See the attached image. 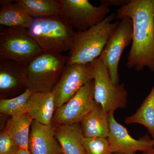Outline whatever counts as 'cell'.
Segmentation results:
<instances>
[{"instance_id": "12", "label": "cell", "mask_w": 154, "mask_h": 154, "mask_svg": "<svg viewBox=\"0 0 154 154\" xmlns=\"http://www.w3.org/2000/svg\"><path fill=\"white\" fill-rule=\"evenodd\" d=\"M28 150L31 154H63L55 137V126L33 120L31 125Z\"/></svg>"}, {"instance_id": "11", "label": "cell", "mask_w": 154, "mask_h": 154, "mask_svg": "<svg viewBox=\"0 0 154 154\" xmlns=\"http://www.w3.org/2000/svg\"><path fill=\"white\" fill-rule=\"evenodd\" d=\"M108 141L112 153L136 154L147 151L154 147L152 139L146 135L139 139L133 138L127 130L116 121L113 113L109 115Z\"/></svg>"}, {"instance_id": "26", "label": "cell", "mask_w": 154, "mask_h": 154, "mask_svg": "<svg viewBox=\"0 0 154 154\" xmlns=\"http://www.w3.org/2000/svg\"><path fill=\"white\" fill-rule=\"evenodd\" d=\"M138 154H154V147L147 151L143 152Z\"/></svg>"}, {"instance_id": "15", "label": "cell", "mask_w": 154, "mask_h": 154, "mask_svg": "<svg viewBox=\"0 0 154 154\" xmlns=\"http://www.w3.org/2000/svg\"><path fill=\"white\" fill-rule=\"evenodd\" d=\"M56 106L52 92L33 93L28 100L27 113L41 124H52Z\"/></svg>"}, {"instance_id": "22", "label": "cell", "mask_w": 154, "mask_h": 154, "mask_svg": "<svg viewBox=\"0 0 154 154\" xmlns=\"http://www.w3.org/2000/svg\"><path fill=\"white\" fill-rule=\"evenodd\" d=\"M86 154H112L107 138L85 137L83 142Z\"/></svg>"}, {"instance_id": "23", "label": "cell", "mask_w": 154, "mask_h": 154, "mask_svg": "<svg viewBox=\"0 0 154 154\" xmlns=\"http://www.w3.org/2000/svg\"><path fill=\"white\" fill-rule=\"evenodd\" d=\"M19 146L4 130L0 133V154H17Z\"/></svg>"}, {"instance_id": "20", "label": "cell", "mask_w": 154, "mask_h": 154, "mask_svg": "<svg viewBox=\"0 0 154 154\" xmlns=\"http://www.w3.org/2000/svg\"><path fill=\"white\" fill-rule=\"evenodd\" d=\"M15 2L23 7L33 19L61 15L59 0H17Z\"/></svg>"}, {"instance_id": "24", "label": "cell", "mask_w": 154, "mask_h": 154, "mask_svg": "<svg viewBox=\"0 0 154 154\" xmlns=\"http://www.w3.org/2000/svg\"><path fill=\"white\" fill-rule=\"evenodd\" d=\"M130 0H102L100 1V3L104 4L110 7V6L120 7L125 5L129 3Z\"/></svg>"}, {"instance_id": "19", "label": "cell", "mask_w": 154, "mask_h": 154, "mask_svg": "<svg viewBox=\"0 0 154 154\" xmlns=\"http://www.w3.org/2000/svg\"><path fill=\"white\" fill-rule=\"evenodd\" d=\"M125 121L126 124H138L145 127L154 139V85L140 107Z\"/></svg>"}, {"instance_id": "1", "label": "cell", "mask_w": 154, "mask_h": 154, "mask_svg": "<svg viewBox=\"0 0 154 154\" xmlns=\"http://www.w3.org/2000/svg\"><path fill=\"white\" fill-rule=\"evenodd\" d=\"M116 19L132 20L133 33L125 66L136 71L154 72V0H130L116 11Z\"/></svg>"}, {"instance_id": "10", "label": "cell", "mask_w": 154, "mask_h": 154, "mask_svg": "<svg viewBox=\"0 0 154 154\" xmlns=\"http://www.w3.org/2000/svg\"><path fill=\"white\" fill-rule=\"evenodd\" d=\"M94 79L91 63L66 65L53 89L56 110L68 102L85 85Z\"/></svg>"}, {"instance_id": "13", "label": "cell", "mask_w": 154, "mask_h": 154, "mask_svg": "<svg viewBox=\"0 0 154 154\" xmlns=\"http://www.w3.org/2000/svg\"><path fill=\"white\" fill-rule=\"evenodd\" d=\"M27 66L8 60H0L1 94H14L27 89Z\"/></svg>"}, {"instance_id": "17", "label": "cell", "mask_w": 154, "mask_h": 154, "mask_svg": "<svg viewBox=\"0 0 154 154\" xmlns=\"http://www.w3.org/2000/svg\"><path fill=\"white\" fill-rule=\"evenodd\" d=\"M109 115L100 105H97L80 123L85 137L107 138Z\"/></svg>"}, {"instance_id": "5", "label": "cell", "mask_w": 154, "mask_h": 154, "mask_svg": "<svg viewBox=\"0 0 154 154\" xmlns=\"http://www.w3.org/2000/svg\"><path fill=\"white\" fill-rule=\"evenodd\" d=\"M94 75V99L108 114L124 108L127 103V91L124 84H113L110 73L99 58L91 63Z\"/></svg>"}, {"instance_id": "3", "label": "cell", "mask_w": 154, "mask_h": 154, "mask_svg": "<svg viewBox=\"0 0 154 154\" xmlns=\"http://www.w3.org/2000/svg\"><path fill=\"white\" fill-rule=\"evenodd\" d=\"M28 33L44 52L69 51L76 31L61 16L34 19Z\"/></svg>"}, {"instance_id": "4", "label": "cell", "mask_w": 154, "mask_h": 154, "mask_svg": "<svg viewBox=\"0 0 154 154\" xmlns=\"http://www.w3.org/2000/svg\"><path fill=\"white\" fill-rule=\"evenodd\" d=\"M68 56L43 52L27 66L26 87L33 93H48L58 82Z\"/></svg>"}, {"instance_id": "9", "label": "cell", "mask_w": 154, "mask_h": 154, "mask_svg": "<svg viewBox=\"0 0 154 154\" xmlns=\"http://www.w3.org/2000/svg\"><path fill=\"white\" fill-rule=\"evenodd\" d=\"M94 80L83 86L71 99L56 109L53 119V125L80 123L98 105L94 99Z\"/></svg>"}, {"instance_id": "25", "label": "cell", "mask_w": 154, "mask_h": 154, "mask_svg": "<svg viewBox=\"0 0 154 154\" xmlns=\"http://www.w3.org/2000/svg\"><path fill=\"white\" fill-rule=\"evenodd\" d=\"M17 154H31L29 150L20 149Z\"/></svg>"}, {"instance_id": "7", "label": "cell", "mask_w": 154, "mask_h": 154, "mask_svg": "<svg viewBox=\"0 0 154 154\" xmlns=\"http://www.w3.org/2000/svg\"><path fill=\"white\" fill-rule=\"evenodd\" d=\"M61 16L78 31L88 30L102 22L110 13V8L100 3L96 7L88 0H59Z\"/></svg>"}, {"instance_id": "18", "label": "cell", "mask_w": 154, "mask_h": 154, "mask_svg": "<svg viewBox=\"0 0 154 154\" xmlns=\"http://www.w3.org/2000/svg\"><path fill=\"white\" fill-rule=\"evenodd\" d=\"M33 119L28 113L12 116L8 120L4 130L20 149L28 150L31 125Z\"/></svg>"}, {"instance_id": "2", "label": "cell", "mask_w": 154, "mask_h": 154, "mask_svg": "<svg viewBox=\"0 0 154 154\" xmlns=\"http://www.w3.org/2000/svg\"><path fill=\"white\" fill-rule=\"evenodd\" d=\"M115 19L116 14L113 13L88 30L76 31L66 65L90 63L99 58L119 25V21L113 22Z\"/></svg>"}, {"instance_id": "28", "label": "cell", "mask_w": 154, "mask_h": 154, "mask_svg": "<svg viewBox=\"0 0 154 154\" xmlns=\"http://www.w3.org/2000/svg\"><path fill=\"white\" fill-rule=\"evenodd\" d=\"M153 140L154 143V139H153Z\"/></svg>"}, {"instance_id": "8", "label": "cell", "mask_w": 154, "mask_h": 154, "mask_svg": "<svg viewBox=\"0 0 154 154\" xmlns=\"http://www.w3.org/2000/svg\"><path fill=\"white\" fill-rule=\"evenodd\" d=\"M133 33V25L131 19L125 17L122 19L99 57L107 67L112 82L115 85L119 84V60L124 50L132 43Z\"/></svg>"}, {"instance_id": "27", "label": "cell", "mask_w": 154, "mask_h": 154, "mask_svg": "<svg viewBox=\"0 0 154 154\" xmlns=\"http://www.w3.org/2000/svg\"><path fill=\"white\" fill-rule=\"evenodd\" d=\"M112 154H120V153H112Z\"/></svg>"}, {"instance_id": "6", "label": "cell", "mask_w": 154, "mask_h": 154, "mask_svg": "<svg viewBox=\"0 0 154 154\" xmlns=\"http://www.w3.org/2000/svg\"><path fill=\"white\" fill-rule=\"evenodd\" d=\"M43 52L27 29L7 28L0 33V60H8L28 66Z\"/></svg>"}, {"instance_id": "16", "label": "cell", "mask_w": 154, "mask_h": 154, "mask_svg": "<svg viewBox=\"0 0 154 154\" xmlns=\"http://www.w3.org/2000/svg\"><path fill=\"white\" fill-rule=\"evenodd\" d=\"M14 1H1L0 24L8 28H21L28 30L34 19L24 8Z\"/></svg>"}, {"instance_id": "21", "label": "cell", "mask_w": 154, "mask_h": 154, "mask_svg": "<svg viewBox=\"0 0 154 154\" xmlns=\"http://www.w3.org/2000/svg\"><path fill=\"white\" fill-rule=\"evenodd\" d=\"M32 94V92L27 89L14 98L1 99L0 113L11 117L27 113L28 100Z\"/></svg>"}, {"instance_id": "14", "label": "cell", "mask_w": 154, "mask_h": 154, "mask_svg": "<svg viewBox=\"0 0 154 154\" xmlns=\"http://www.w3.org/2000/svg\"><path fill=\"white\" fill-rule=\"evenodd\" d=\"M55 134L63 154H86L83 143L85 136L80 123L56 125Z\"/></svg>"}]
</instances>
